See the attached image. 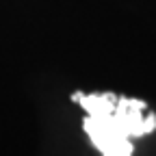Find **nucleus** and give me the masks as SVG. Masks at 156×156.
Listing matches in <instances>:
<instances>
[{"label": "nucleus", "mask_w": 156, "mask_h": 156, "mask_svg": "<svg viewBox=\"0 0 156 156\" xmlns=\"http://www.w3.org/2000/svg\"><path fill=\"white\" fill-rule=\"evenodd\" d=\"M72 100L85 108L83 128L102 156H132L134 136L156 130V115L145 113L147 104L134 98H119L115 93H80Z\"/></svg>", "instance_id": "f257e3e1"}]
</instances>
